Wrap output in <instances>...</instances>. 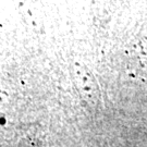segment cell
I'll use <instances>...</instances> for the list:
<instances>
[{"mask_svg":"<svg viewBox=\"0 0 147 147\" xmlns=\"http://www.w3.org/2000/svg\"><path fill=\"white\" fill-rule=\"evenodd\" d=\"M18 147H32L30 143H27L25 140H21L20 143L18 144Z\"/></svg>","mask_w":147,"mask_h":147,"instance_id":"cell-1","label":"cell"}]
</instances>
